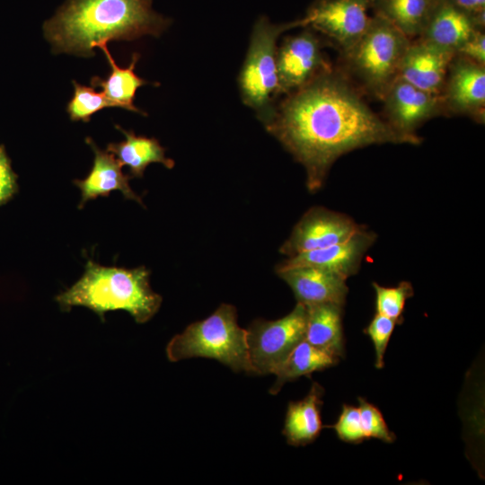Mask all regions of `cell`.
<instances>
[{
	"label": "cell",
	"mask_w": 485,
	"mask_h": 485,
	"mask_svg": "<svg viewBox=\"0 0 485 485\" xmlns=\"http://www.w3.org/2000/svg\"><path fill=\"white\" fill-rule=\"evenodd\" d=\"M55 299L64 312L83 306L105 322L107 312L123 310L137 323L152 319L163 301L162 296L152 290L150 271L146 267H107L90 259L83 276Z\"/></svg>",
	"instance_id": "obj_3"
},
{
	"label": "cell",
	"mask_w": 485,
	"mask_h": 485,
	"mask_svg": "<svg viewBox=\"0 0 485 485\" xmlns=\"http://www.w3.org/2000/svg\"><path fill=\"white\" fill-rule=\"evenodd\" d=\"M396 324H399L397 321L375 313L367 327L364 330V332L373 342L375 352V366L378 369L383 368L384 366V357Z\"/></svg>",
	"instance_id": "obj_27"
},
{
	"label": "cell",
	"mask_w": 485,
	"mask_h": 485,
	"mask_svg": "<svg viewBox=\"0 0 485 485\" xmlns=\"http://www.w3.org/2000/svg\"><path fill=\"white\" fill-rule=\"evenodd\" d=\"M467 13L485 9V0H449Z\"/></svg>",
	"instance_id": "obj_31"
},
{
	"label": "cell",
	"mask_w": 485,
	"mask_h": 485,
	"mask_svg": "<svg viewBox=\"0 0 485 485\" xmlns=\"http://www.w3.org/2000/svg\"><path fill=\"white\" fill-rule=\"evenodd\" d=\"M436 0H371V9L410 40L418 38Z\"/></svg>",
	"instance_id": "obj_23"
},
{
	"label": "cell",
	"mask_w": 485,
	"mask_h": 485,
	"mask_svg": "<svg viewBox=\"0 0 485 485\" xmlns=\"http://www.w3.org/2000/svg\"><path fill=\"white\" fill-rule=\"evenodd\" d=\"M74 95L68 102L66 110L73 121L89 122L95 112L107 107H116L105 94L97 93L93 88L82 85L73 81Z\"/></svg>",
	"instance_id": "obj_24"
},
{
	"label": "cell",
	"mask_w": 485,
	"mask_h": 485,
	"mask_svg": "<svg viewBox=\"0 0 485 485\" xmlns=\"http://www.w3.org/2000/svg\"><path fill=\"white\" fill-rule=\"evenodd\" d=\"M305 26L304 19L271 23L261 17L255 23L242 66L238 84L245 105L251 108L263 124L272 117L279 93L277 72V41L286 31Z\"/></svg>",
	"instance_id": "obj_6"
},
{
	"label": "cell",
	"mask_w": 485,
	"mask_h": 485,
	"mask_svg": "<svg viewBox=\"0 0 485 485\" xmlns=\"http://www.w3.org/2000/svg\"><path fill=\"white\" fill-rule=\"evenodd\" d=\"M375 239V234L364 228L344 242L289 257L278 264L277 269L311 266L332 272L346 280L357 273L365 253Z\"/></svg>",
	"instance_id": "obj_13"
},
{
	"label": "cell",
	"mask_w": 485,
	"mask_h": 485,
	"mask_svg": "<svg viewBox=\"0 0 485 485\" xmlns=\"http://www.w3.org/2000/svg\"><path fill=\"white\" fill-rule=\"evenodd\" d=\"M457 55L485 66V34L484 31H475L458 48Z\"/></svg>",
	"instance_id": "obj_30"
},
{
	"label": "cell",
	"mask_w": 485,
	"mask_h": 485,
	"mask_svg": "<svg viewBox=\"0 0 485 485\" xmlns=\"http://www.w3.org/2000/svg\"><path fill=\"white\" fill-rule=\"evenodd\" d=\"M305 306L304 340L336 357H343L345 352L342 327L344 306L335 303H321Z\"/></svg>",
	"instance_id": "obj_18"
},
{
	"label": "cell",
	"mask_w": 485,
	"mask_h": 485,
	"mask_svg": "<svg viewBox=\"0 0 485 485\" xmlns=\"http://www.w3.org/2000/svg\"><path fill=\"white\" fill-rule=\"evenodd\" d=\"M382 101L388 124L407 135H416L424 122L446 113L441 94L424 91L399 75Z\"/></svg>",
	"instance_id": "obj_11"
},
{
	"label": "cell",
	"mask_w": 485,
	"mask_h": 485,
	"mask_svg": "<svg viewBox=\"0 0 485 485\" xmlns=\"http://www.w3.org/2000/svg\"><path fill=\"white\" fill-rule=\"evenodd\" d=\"M455 52L417 38L410 40L399 67V76L415 86L441 94Z\"/></svg>",
	"instance_id": "obj_14"
},
{
	"label": "cell",
	"mask_w": 485,
	"mask_h": 485,
	"mask_svg": "<svg viewBox=\"0 0 485 485\" xmlns=\"http://www.w3.org/2000/svg\"><path fill=\"white\" fill-rule=\"evenodd\" d=\"M327 427L332 428L338 437L344 442L358 444L366 439L358 407L344 404L336 423Z\"/></svg>",
	"instance_id": "obj_28"
},
{
	"label": "cell",
	"mask_w": 485,
	"mask_h": 485,
	"mask_svg": "<svg viewBox=\"0 0 485 485\" xmlns=\"http://www.w3.org/2000/svg\"><path fill=\"white\" fill-rule=\"evenodd\" d=\"M171 362L190 357L218 360L234 372L253 374L250 361L247 330L237 323L234 305L222 304L207 318L190 324L166 346Z\"/></svg>",
	"instance_id": "obj_4"
},
{
	"label": "cell",
	"mask_w": 485,
	"mask_h": 485,
	"mask_svg": "<svg viewBox=\"0 0 485 485\" xmlns=\"http://www.w3.org/2000/svg\"><path fill=\"white\" fill-rule=\"evenodd\" d=\"M410 40L387 20L375 14L362 37L342 53L346 75L382 100L399 75L400 64Z\"/></svg>",
	"instance_id": "obj_5"
},
{
	"label": "cell",
	"mask_w": 485,
	"mask_h": 485,
	"mask_svg": "<svg viewBox=\"0 0 485 485\" xmlns=\"http://www.w3.org/2000/svg\"><path fill=\"white\" fill-rule=\"evenodd\" d=\"M365 227L344 214L324 207L309 209L279 251L288 258L344 242Z\"/></svg>",
	"instance_id": "obj_10"
},
{
	"label": "cell",
	"mask_w": 485,
	"mask_h": 485,
	"mask_svg": "<svg viewBox=\"0 0 485 485\" xmlns=\"http://www.w3.org/2000/svg\"><path fill=\"white\" fill-rule=\"evenodd\" d=\"M306 306L297 302L286 316L255 320L247 329L250 361L255 375L273 374L305 336Z\"/></svg>",
	"instance_id": "obj_7"
},
{
	"label": "cell",
	"mask_w": 485,
	"mask_h": 485,
	"mask_svg": "<svg viewBox=\"0 0 485 485\" xmlns=\"http://www.w3.org/2000/svg\"><path fill=\"white\" fill-rule=\"evenodd\" d=\"M339 359L303 340L274 371L277 379L269 392L275 395L287 382L295 381L301 376L311 377L315 371L337 365Z\"/></svg>",
	"instance_id": "obj_22"
},
{
	"label": "cell",
	"mask_w": 485,
	"mask_h": 485,
	"mask_svg": "<svg viewBox=\"0 0 485 485\" xmlns=\"http://www.w3.org/2000/svg\"><path fill=\"white\" fill-rule=\"evenodd\" d=\"M373 287L375 291L376 313L392 318L401 324L406 300L411 297L414 293L411 284L402 281L397 287H386L374 282Z\"/></svg>",
	"instance_id": "obj_25"
},
{
	"label": "cell",
	"mask_w": 485,
	"mask_h": 485,
	"mask_svg": "<svg viewBox=\"0 0 485 485\" xmlns=\"http://www.w3.org/2000/svg\"><path fill=\"white\" fill-rule=\"evenodd\" d=\"M85 142L94 154L93 166L84 180H75L74 183L81 190L79 208L98 197H108L112 190H119L125 198L134 200L144 206L141 197L130 188L128 181L131 176L122 172V164L116 156L101 150L91 137Z\"/></svg>",
	"instance_id": "obj_16"
},
{
	"label": "cell",
	"mask_w": 485,
	"mask_h": 485,
	"mask_svg": "<svg viewBox=\"0 0 485 485\" xmlns=\"http://www.w3.org/2000/svg\"><path fill=\"white\" fill-rule=\"evenodd\" d=\"M277 273L291 287L299 303L345 305L348 292L346 280L332 272L316 267L297 266L277 269Z\"/></svg>",
	"instance_id": "obj_15"
},
{
	"label": "cell",
	"mask_w": 485,
	"mask_h": 485,
	"mask_svg": "<svg viewBox=\"0 0 485 485\" xmlns=\"http://www.w3.org/2000/svg\"><path fill=\"white\" fill-rule=\"evenodd\" d=\"M152 0H66L43 31L55 54L93 57L100 43L158 37L169 20L152 8Z\"/></svg>",
	"instance_id": "obj_2"
},
{
	"label": "cell",
	"mask_w": 485,
	"mask_h": 485,
	"mask_svg": "<svg viewBox=\"0 0 485 485\" xmlns=\"http://www.w3.org/2000/svg\"><path fill=\"white\" fill-rule=\"evenodd\" d=\"M441 97L446 112L483 123L485 66L455 54L448 66Z\"/></svg>",
	"instance_id": "obj_12"
},
{
	"label": "cell",
	"mask_w": 485,
	"mask_h": 485,
	"mask_svg": "<svg viewBox=\"0 0 485 485\" xmlns=\"http://www.w3.org/2000/svg\"><path fill=\"white\" fill-rule=\"evenodd\" d=\"M475 31L469 13L449 0H436L418 38L456 53Z\"/></svg>",
	"instance_id": "obj_17"
},
{
	"label": "cell",
	"mask_w": 485,
	"mask_h": 485,
	"mask_svg": "<svg viewBox=\"0 0 485 485\" xmlns=\"http://www.w3.org/2000/svg\"><path fill=\"white\" fill-rule=\"evenodd\" d=\"M17 178L4 146L0 145V207L6 204L17 194L19 190Z\"/></svg>",
	"instance_id": "obj_29"
},
{
	"label": "cell",
	"mask_w": 485,
	"mask_h": 485,
	"mask_svg": "<svg viewBox=\"0 0 485 485\" xmlns=\"http://www.w3.org/2000/svg\"><path fill=\"white\" fill-rule=\"evenodd\" d=\"M362 427L366 439L376 438L385 443H392L396 436L392 433L380 410L362 397L357 398Z\"/></svg>",
	"instance_id": "obj_26"
},
{
	"label": "cell",
	"mask_w": 485,
	"mask_h": 485,
	"mask_svg": "<svg viewBox=\"0 0 485 485\" xmlns=\"http://www.w3.org/2000/svg\"><path fill=\"white\" fill-rule=\"evenodd\" d=\"M116 128L125 136L119 143H110L107 151L112 153L119 163L129 168L131 177H143L146 168L153 163H159L167 169H172L174 161L165 156V149L157 139L137 136L133 131Z\"/></svg>",
	"instance_id": "obj_20"
},
{
	"label": "cell",
	"mask_w": 485,
	"mask_h": 485,
	"mask_svg": "<svg viewBox=\"0 0 485 485\" xmlns=\"http://www.w3.org/2000/svg\"><path fill=\"white\" fill-rule=\"evenodd\" d=\"M371 0H317L305 17V26L317 31L348 51L365 33L371 18Z\"/></svg>",
	"instance_id": "obj_8"
},
{
	"label": "cell",
	"mask_w": 485,
	"mask_h": 485,
	"mask_svg": "<svg viewBox=\"0 0 485 485\" xmlns=\"http://www.w3.org/2000/svg\"><path fill=\"white\" fill-rule=\"evenodd\" d=\"M97 47L100 48L106 56L110 66V73L106 79H102L99 76L92 77L91 84L93 87L101 88V92L115 104L116 107L146 116V113L134 105V99L137 88L151 84L138 77L134 72L136 64L139 59V54L134 53L132 55L130 65L128 67L122 68L116 64L108 49L107 43H100Z\"/></svg>",
	"instance_id": "obj_21"
},
{
	"label": "cell",
	"mask_w": 485,
	"mask_h": 485,
	"mask_svg": "<svg viewBox=\"0 0 485 485\" xmlns=\"http://www.w3.org/2000/svg\"><path fill=\"white\" fill-rule=\"evenodd\" d=\"M330 66L313 29L285 38L277 48L279 93H294Z\"/></svg>",
	"instance_id": "obj_9"
},
{
	"label": "cell",
	"mask_w": 485,
	"mask_h": 485,
	"mask_svg": "<svg viewBox=\"0 0 485 485\" xmlns=\"http://www.w3.org/2000/svg\"><path fill=\"white\" fill-rule=\"evenodd\" d=\"M323 393V387L314 382L303 400L289 402L282 431L289 445H305L318 437L323 428L321 419Z\"/></svg>",
	"instance_id": "obj_19"
},
{
	"label": "cell",
	"mask_w": 485,
	"mask_h": 485,
	"mask_svg": "<svg viewBox=\"0 0 485 485\" xmlns=\"http://www.w3.org/2000/svg\"><path fill=\"white\" fill-rule=\"evenodd\" d=\"M266 129L300 163L311 192L322 188L342 154L371 145H419L401 133L364 101L348 76L331 66L276 106Z\"/></svg>",
	"instance_id": "obj_1"
}]
</instances>
